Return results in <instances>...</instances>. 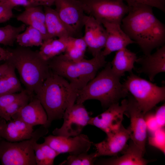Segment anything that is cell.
I'll return each instance as SVG.
<instances>
[{
	"label": "cell",
	"mask_w": 165,
	"mask_h": 165,
	"mask_svg": "<svg viewBox=\"0 0 165 165\" xmlns=\"http://www.w3.org/2000/svg\"><path fill=\"white\" fill-rule=\"evenodd\" d=\"M129 11L121 26L130 38L139 46L145 55L165 42V25L154 15L152 7L135 4L128 6Z\"/></svg>",
	"instance_id": "1"
},
{
	"label": "cell",
	"mask_w": 165,
	"mask_h": 165,
	"mask_svg": "<svg viewBox=\"0 0 165 165\" xmlns=\"http://www.w3.org/2000/svg\"><path fill=\"white\" fill-rule=\"evenodd\" d=\"M10 50L11 56L6 61L17 70L27 92L35 95L51 73L48 61L42 58L39 51L29 47L19 46Z\"/></svg>",
	"instance_id": "2"
},
{
	"label": "cell",
	"mask_w": 165,
	"mask_h": 165,
	"mask_svg": "<svg viewBox=\"0 0 165 165\" xmlns=\"http://www.w3.org/2000/svg\"><path fill=\"white\" fill-rule=\"evenodd\" d=\"M77 94L67 80L51 72L35 97L46 113L47 128L53 121L63 118L68 105L75 102Z\"/></svg>",
	"instance_id": "3"
},
{
	"label": "cell",
	"mask_w": 165,
	"mask_h": 165,
	"mask_svg": "<svg viewBox=\"0 0 165 165\" xmlns=\"http://www.w3.org/2000/svg\"><path fill=\"white\" fill-rule=\"evenodd\" d=\"M77 94L75 103H83L90 100L99 101L104 108L118 102L127 96L128 92L120 81V77L111 69L110 63Z\"/></svg>",
	"instance_id": "4"
},
{
	"label": "cell",
	"mask_w": 165,
	"mask_h": 165,
	"mask_svg": "<svg viewBox=\"0 0 165 165\" xmlns=\"http://www.w3.org/2000/svg\"><path fill=\"white\" fill-rule=\"evenodd\" d=\"M105 57L101 52L91 59L74 61L62 53L48 62L51 72L67 80L78 93L95 77L99 69L105 66Z\"/></svg>",
	"instance_id": "5"
},
{
	"label": "cell",
	"mask_w": 165,
	"mask_h": 165,
	"mask_svg": "<svg viewBox=\"0 0 165 165\" xmlns=\"http://www.w3.org/2000/svg\"><path fill=\"white\" fill-rule=\"evenodd\" d=\"M48 132L43 125L34 131L31 138L12 142L0 140V160L3 165H36L35 143Z\"/></svg>",
	"instance_id": "6"
},
{
	"label": "cell",
	"mask_w": 165,
	"mask_h": 165,
	"mask_svg": "<svg viewBox=\"0 0 165 165\" xmlns=\"http://www.w3.org/2000/svg\"><path fill=\"white\" fill-rule=\"evenodd\" d=\"M123 84L145 114L165 99V86L156 84L130 73Z\"/></svg>",
	"instance_id": "7"
},
{
	"label": "cell",
	"mask_w": 165,
	"mask_h": 165,
	"mask_svg": "<svg viewBox=\"0 0 165 165\" xmlns=\"http://www.w3.org/2000/svg\"><path fill=\"white\" fill-rule=\"evenodd\" d=\"M85 12L102 23L109 22L121 24L129 11L123 0H79Z\"/></svg>",
	"instance_id": "8"
},
{
	"label": "cell",
	"mask_w": 165,
	"mask_h": 165,
	"mask_svg": "<svg viewBox=\"0 0 165 165\" xmlns=\"http://www.w3.org/2000/svg\"><path fill=\"white\" fill-rule=\"evenodd\" d=\"M90 117L83 103H75L68 105L64 113L63 123L60 128L52 132L53 135L65 137H73L81 134L88 125Z\"/></svg>",
	"instance_id": "9"
},
{
	"label": "cell",
	"mask_w": 165,
	"mask_h": 165,
	"mask_svg": "<svg viewBox=\"0 0 165 165\" xmlns=\"http://www.w3.org/2000/svg\"><path fill=\"white\" fill-rule=\"evenodd\" d=\"M55 9L58 16L74 37L84 27L86 15L77 0H54Z\"/></svg>",
	"instance_id": "10"
},
{
	"label": "cell",
	"mask_w": 165,
	"mask_h": 165,
	"mask_svg": "<svg viewBox=\"0 0 165 165\" xmlns=\"http://www.w3.org/2000/svg\"><path fill=\"white\" fill-rule=\"evenodd\" d=\"M127 100L124 114L130 119L128 128L130 132V139L145 153L148 132L145 114L133 97H129Z\"/></svg>",
	"instance_id": "11"
},
{
	"label": "cell",
	"mask_w": 165,
	"mask_h": 165,
	"mask_svg": "<svg viewBox=\"0 0 165 165\" xmlns=\"http://www.w3.org/2000/svg\"><path fill=\"white\" fill-rule=\"evenodd\" d=\"M44 138V142L60 154L76 155L88 152L93 143L88 136L83 134L69 137L49 135Z\"/></svg>",
	"instance_id": "12"
},
{
	"label": "cell",
	"mask_w": 165,
	"mask_h": 165,
	"mask_svg": "<svg viewBox=\"0 0 165 165\" xmlns=\"http://www.w3.org/2000/svg\"><path fill=\"white\" fill-rule=\"evenodd\" d=\"M127 100L124 99L110 105L104 112L95 117H90L88 125L95 126L106 134L117 130L122 124Z\"/></svg>",
	"instance_id": "13"
},
{
	"label": "cell",
	"mask_w": 165,
	"mask_h": 165,
	"mask_svg": "<svg viewBox=\"0 0 165 165\" xmlns=\"http://www.w3.org/2000/svg\"><path fill=\"white\" fill-rule=\"evenodd\" d=\"M130 135L129 128H125L122 124L117 130L107 134L106 138L102 141L97 143H93L96 149L97 157L117 156L127 146Z\"/></svg>",
	"instance_id": "14"
},
{
	"label": "cell",
	"mask_w": 165,
	"mask_h": 165,
	"mask_svg": "<svg viewBox=\"0 0 165 165\" xmlns=\"http://www.w3.org/2000/svg\"><path fill=\"white\" fill-rule=\"evenodd\" d=\"M83 37L89 51L93 57L100 54L105 47L106 39L105 29L101 23L91 15H86L84 23Z\"/></svg>",
	"instance_id": "15"
},
{
	"label": "cell",
	"mask_w": 165,
	"mask_h": 165,
	"mask_svg": "<svg viewBox=\"0 0 165 165\" xmlns=\"http://www.w3.org/2000/svg\"><path fill=\"white\" fill-rule=\"evenodd\" d=\"M102 24L106 32L105 45L101 52L104 56L135 43L123 30L121 24L109 22H104Z\"/></svg>",
	"instance_id": "16"
},
{
	"label": "cell",
	"mask_w": 165,
	"mask_h": 165,
	"mask_svg": "<svg viewBox=\"0 0 165 165\" xmlns=\"http://www.w3.org/2000/svg\"><path fill=\"white\" fill-rule=\"evenodd\" d=\"M136 62L141 65L137 72L145 74L151 81H153L156 75L165 72V45L158 48L153 53L137 58Z\"/></svg>",
	"instance_id": "17"
},
{
	"label": "cell",
	"mask_w": 165,
	"mask_h": 165,
	"mask_svg": "<svg viewBox=\"0 0 165 165\" xmlns=\"http://www.w3.org/2000/svg\"><path fill=\"white\" fill-rule=\"evenodd\" d=\"M15 118L20 119L33 127L41 125L46 127V113L39 101L35 97L14 115L12 119Z\"/></svg>",
	"instance_id": "18"
},
{
	"label": "cell",
	"mask_w": 165,
	"mask_h": 165,
	"mask_svg": "<svg viewBox=\"0 0 165 165\" xmlns=\"http://www.w3.org/2000/svg\"><path fill=\"white\" fill-rule=\"evenodd\" d=\"M121 156L99 161L97 164L107 165H145L148 161L143 158L144 153L131 140Z\"/></svg>",
	"instance_id": "19"
},
{
	"label": "cell",
	"mask_w": 165,
	"mask_h": 165,
	"mask_svg": "<svg viewBox=\"0 0 165 165\" xmlns=\"http://www.w3.org/2000/svg\"><path fill=\"white\" fill-rule=\"evenodd\" d=\"M45 19L44 10L42 6H39L25 8L24 11L16 17L18 21L39 31L43 36L44 41L49 39Z\"/></svg>",
	"instance_id": "20"
},
{
	"label": "cell",
	"mask_w": 165,
	"mask_h": 165,
	"mask_svg": "<svg viewBox=\"0 0 165 165\" xmlns=\"http://www.w3.org/2000/svg\"><path fill=\"white\" fill-rule=\"evenodd\" d=\"M44 7L45 24L49 39L74 37L59 18L55 9L50 7Z\"/></svg>",
	"instance_id": "21"
},
{
	"label": "cell",
	"mask_w": 165,
	"mask_h": 165,
	"mask_svg": "<svg viewBox=\"0 0 165 165\" xmlns=\"http://www.w3.org/2000/svg\"><path fill=\"white\" fill-rule=\"evenodd\" d=\"M137 58L136 53L127 48L117 51L110 63L112 70L120 78L124 75L126 72L131 73Z\"/></svg>",
	"instance_id": "22"
},
{
	"label": "cell",
	"mask_w": 165,
	"mask_h": 165,
	"mask_svg": "<svg viewBox=\"0 0 165 165\" xmlns=\"http://www.w3.org/2000/svg\"><path fill=\"white\" fill-rule=\"evenodd\" d=\"M69 37L57 39L50 38L44 41L40 46V54L44 60L48 61L63 53L68 46Z\"/></svg>",
	"instance_id": "23"
},
{
	"label": "cell",
	"mask_w": 165,
	"mask_h": 165,
	"mask_svg": "<svg viewBox=\"0 0 165 165\" xmlns=\"http://www.w3.org/2000/svg\"><path fill=\"white\" fill-rule=\"evenodd\" d=\"M9 64L8 71L0 79V96L19 93L24 90L16 74L15 68Z\"/></svg>",
	"instance_id": "24"
},
{
	"label": "cell",
	"mask_w": 165,
	"mask_h": 165,
	"mask_svg": "<svg viewBox=\"0 0 165 165\" xmlns=\"http://www.w3.org/2000/svg\"><path fill=\"white\" fill-rule=\"evenodd\" d=\"M43 41L41 33L29 26L26 27L24 31L17 35L16 39L19 46L26 47L40 46Z\"/></svg>",
	"instance_id": "25"
},
{
	"label": "cell",
	"mask_w": 165,
	"mask_h": 165,
	"mask_svg": "<svg viewBox=\"0 0 165 165\" xmlns=\"http://www.w3.org/2000/svg\"><path fill=\"white\" fill-rule=\"evenodd\" d=\"M0 137L2 139L12 142L29 139L22 133L13 119L8 121L4 120L0 127Z\"/></svg>",
	"instance_id": "26"
},
{
	"label": "cell",
	"mask_w": 165,
	"mask_h": 165,
	"mask_svg": "<svg viewBox=\"0 0 165 165\" xmlns=\"http://www.w3.org/2000/svg\"><path fill=\"white\" fill-rule=\"evenodd\" d=\"M26 25L23 24L19 26L8 24L0 28V45L12 46L17 35L24 30Z\"/></svg>",
	"instance_id": "27"
},
{
	"label": "cell",
	"mask_w": 165,
	"mask_h": 165,
	"mask_svg": "<svg viewBox=\"0 0 165 165\" xmlns=\"http://www.w3.org/2000/svg\"><path fill=\"white\" fill-rule=\"evenodd\" d=\"M33 97L34 96L30 94L26 90L21 97L0 112V117L7 121L10 120L14 115L27 104Z\"/></svg>",
	"instance_id": "28"
},
{
	"label": "cell",
	"mask_w": 165,
	"mask_h": 165,
	"mask_svg": "<svg viewBox=\"0 0 165 165\" xmlns=\"http://www.w3.org/2000/svg\"><path fill=\"white\" fill-rule=\"evenodd\" d=\"M97 157L95 152L88 154L81 153L76 155H69L60 165H93Z\"/></svg>",
	"instance_id": "29"
},
{
	"label": "cell",
	"mask_w": 165,
	"mask_h": 165,
	"mask_svg": "<svg viewBox=\"0 0 165 165\" xmlns=\"http://www.w3.org/2000/svg\"><path fill=\"white\" fill-rule=\"evenodd\" d=\"M148 142L151 145L155 147L164 154L165 153V131L164 127L159 128L148 137Z\"/></svg>",
	"instance_id": "30"
},
{
	"label": "cell",
	"mask_w": 165,
	"mask_h": 165,
	"mask_svg": "<svg viewBox=\"0 0 165 165\" xmlns=\"http://www.w3.org/2000/svg\"><path fill=\"white\" fill-rule=\"evenodd\" d=\"M85 53L78 48L68 43L64 55L68 59L74 61H78L84 59Z\"/></svg>",
	"instance_id": "31"
},
{
	"label": "cell",
	"mask_w": 165,
	"mask_h": 165,
	"mask_svg": "<svg viewBox=\"0 0 165 165\" xmlns=\"http://www.w3.org/2000/svg\"><path fill=\"white\" fill-rule=\"evenodd\" d=\"M26 91L25 89L20 92L7 94L0 96V112L21 97Z\"/></svg>",
	"instance_id": "32"
},
{
	"label": "cell",
	"mask_w": 165,
	"mask_h": 165,
	"mask_svg": "<svg viewBox=\"0 0 165 165\" xmlns=\"http://www.w3.org/2000/svg\"><path fill=\"white\" fill-rule=\"evenodd\" d=\"M13 8L6 0L0 1V24L6 22L12 18Z\"/></svg>",
	"instance_id": "33"
},
{
	"label": "cell",
	"mask_w": 165,
	"mask_h": 165,
	"mask_svg": "<svg viewBox=\"0 0 165 165\" xmlns=\"http://www.w3.org/2000/svg\"><path fill=\"white\" fill-rule=\"evenodd\" d=\"M129 6L135 4H145L165 12V0H124Z\"/></svg>",
	"instance_id": "34"
},
{
	"label": "cell",
	"mask_w": 165,
	"mask_h": 165,
	"mask_svg": "<svg viewBox=\"0 0 165 165\" xmlns=\"http://www.w3.org/2000/svg\"><path fill=\"white\" fill-rule=\"evenodd\" d=\"M39 145L45 156L46 165H53L55 159L60 154L44 142Z\"/></svg>",
	"instance_id": "35"
},
{
	"label": "cell",
	"mask_w": 165,
	"mask_h": 165,
	"mask_svg": "<svg viewBox=\"0 0 165 165\" xmlns=\"http://www.w3.org/2000/svg\"><path fill=\"white\" fill-rule=\"evenodd\" d=\"M145 118L147 131L149 132L151 134L160 128L156 120L154 113H150L149 111L145 114Z\"/></svg>",
	"instance_id": "36"
},
{
	"label": "cell",
	"mask_w": 165,
	"mask_h": 165,
	"mask_svg": "<svg viewBox=\"0 0 165 165\" xmlns=\"http://www.w3.org/2000/svg\"><path fill=\"white\" fill-rule=\"evenodd\" d=\"M33 148L36 165H46V159L39 144L35 143Z\"/></svg>",
	"instance_id": "37"
},
{
	"label": "cell",
	"mask_w": 165,
	"mask_h": 165,
	"mask_svg": "<svg viewBox=\"0 0 165 165\" xmlns=\"http://www.w3.org/2000/svg\"><path fill=\"white\" fill-rule=\"evenodd\" d=\"M154 116L160 127H164L165 124V104L158 107L156 110Z\"/></svg>",
	"instance_id": "38"
},
{
	"label": "cell",
	"mask_w": 165,
	"mask_h": 165,
	"mask_svg": "<svg viewBox=\"0 0 165 165\" xmlns=\"http://www.w3.org/2000/svg\"><path fill=\"white\" fill-rule=\"evenodd\" d=\"M13 8L17 6H22L25 8L32 6L31 0H6Z\"/></svg>",
	"instance_id": "39"
},
{
	"label": "cell",
	"mask_w": 165,
	"mask_h": 165,
	"mask_svg": "<svg viewBox=\"0 0 165 165\" xmlns=\"http://www.w3.org/2000/svg\"><path fill=\"white\" fill-rule=\"evenodd\" d=\"M32 6L51 7L54 5V0H31Z\"/></svg>",
	"instance_id": "40"
},
{
	"label": "cell",
	"mask_w": 165,
	"mask_h": 165,
	"mask_svg": "<svg viewBox=\"0 0 165 165\" xmlns=\"http://www.w3.org/2000/svg\"><path fill=\"white\" fill-rule=\"evenodd\" d=\"M11 52L10 49H5L0 45V61H6L9 58Z\"/></svg>",
	"instance_id": "41"
},
{
	"label": "cell",
	"mask_w": 165,
	"mask_h": 165,
	"mask_svg": "<svg viewBox=\"0 0 165 165\" xmlns=\"http://www.w3.org/2000/svg\"><path fill=\"white\" fill-rule=\"evenodd\" d=\"M10 64L7 61L0 65V79L8 71Z\"/></svg>",
	"instance_id": "42"
},
{
	"label": "cell",
	"mask_w": 165,
	"mask_h": 165,
	"mask_svg": "<svg viewBox=\"0 0 165 165\" xmlns=\"http://www.w3.org/2000/svg\"><path fill=\"white\" fill-rule=\"evenodd\" d=\"M4 120H5L3 118L0 117V127ZM2 139L0 137V140Z\"/></svg>",
	"instance_id": "43"
},
{
	"label": "cell",
	"mask_w": 165,
	"mask_h": 165,
	"mask_svg": "<svg viewBox=\"0 0 165 165\" xmlns=\"http://www.w3.org/2000/svg\"><path fill=\"white\" fill-rule=\"evenodd\" d=\"M2 0H0V1H1Z\"/></svg>",
	"instance_id": "44"
},
{
	"label": "cell",
	"mask_w": 165,
	"mask_h": 165,
	"mask_svg": "<svg viewBox=\"0 0 165 165\" xmlns=\"http://www.w3.org/2000/svg\"></svg>",
	"instance_id": "45"
}]
</instances>
